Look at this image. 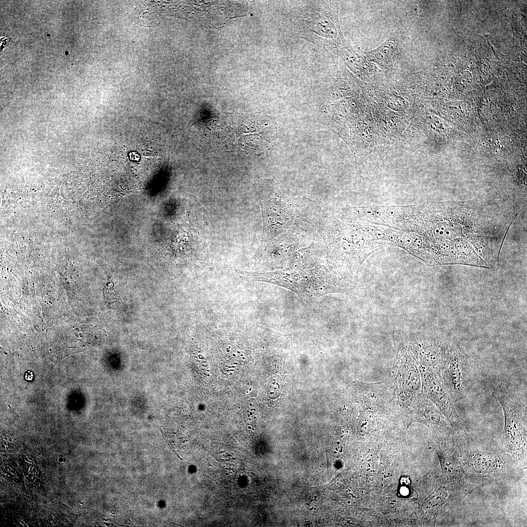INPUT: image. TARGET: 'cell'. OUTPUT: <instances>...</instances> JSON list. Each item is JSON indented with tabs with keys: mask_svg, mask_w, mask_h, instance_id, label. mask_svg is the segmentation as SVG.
<instances>
[{
	"mask_svg": "<svg viewBox=\"0 0 527 527\" xmlns=\"http://www.w3.org/2000/svg\"><path fill=\"white\" fill-rule=\"evenodd\" d=\"M25 378L27 380H32L33 378V374L32 371H28L25 374Z\"/></svg>",
	"mask_w": 527,
	"mask_h": 527,
	"instance_id": "obj_11",
	"label": "cell"
},
{
	"mask_svg": "<svg viewBox=\"0 0 527 527\" xmlns=\"http://www.w3.org/2000/svg\"><path fill=\"white\" fill-rule=\"evenodd\" d=\"M421 417L427 424L433 426H441L445 431H451L452 426L441 411L430 402L425 399L421 400L418 405Z\"/></svg>",
	"mask_w": 527,
	"mask_h": 527,
	"instance_id": "obj_4",
	"label": "cell"
},
{
	"mask_svg": "<svg viewBox=\"0 0 527 527\" xmlns=\"http://www.w3.org/2000/svg\"><path fill=\"white\" fill-rule=\"evenodd\" d=\"M440 371L454 403L465 399L469 380L468 359L455 340L448 343Z\"/></svg>",
	"mask_w": 527,
	"mask_h": 527,
	"instance_id": "obj_2",
	"label": "cell"
},
{
	"mask_svg": "<svg viewBox=\"0 0 527 527\" xmlns=\"http://www.w3.org/2000/svg\"><path fill=\"white\" fill-rule=\"evenodd\" d=\"M424 372L425 390L429 397L435 404L453 428L461 429L463 426V421L441 377L431 370H425Z\"/></svg>",
	"mask_w": 527,
	"mask_h": 527,
	"instance_id": "obj_3",
	"label": "cell"
},
{
	"mask_svg": "<svg viewBox=\"0 0 527 527\" xmlns=\"http://www.w3.org/2000/svg\"><path fill=\"white\" fill-rule=\"evenodd\" d=\"M473 459V465L478 469H480L486 471L490 470L491 468L494 467L495 461L490 456L477 454Z\"/></svg>",
	"mask_w": 527,
	"mask_h": 527,
	"instance_id": "obj_7",
	"label": "cell"
},
{
	"mask_svg": "<svg viewBox=\"0 0 527 527\" xmlns=\"http://www.w3.org/2000/svg\"><path fill=\"white\" fill-rule=\"evenodd\" d=\"M492 395L503 410L505 438L508 446L512 448L520 447L526 443V405L503 383L494 388Z\"/></svg>",
	"mask_w": 527,
	"mask_h": 527,
	"instance_id": "obj_1",
	"label": "cell"
},
{
	"mask_svg": "<svg viewBox=\"0 0 527 527\" xmlns=\"http://www.w3.org/2000/svg\"><path fill=\"white\" fill-rule=\"evenodd\" d=\"M112 287V284H108L104 291L105 300L108 304L114 303L117 300L116 294Z\"/></svg>",
	"mask_w": 527,
	"mask_h": 527,
	"instance_id": "obj_8",
	"label": "cell"
},
{
	"mask_svg": "<svg viewBox=\"0 0 527 527\" xmlns=\"http://www.w3.org/2000/svg\"><path fill=\"white\" fill-rule=\"evenodd\" d=\"M399 491L400 495L404 497L407 496L409 493V489L407 486H401Z\"/></svg>",
	"mask_w": 527,
	"mask_h": 527,
	"instance_id": "obj_10",
	"label": "cell"
},
{
	"mask_svg": "<svg viewBox=\"0 0 527 527\" xmlns=\"http://www.w3.org/2000/svg\"><path fill=\"white\" fill-rule=\"evenodd\" d=\"M404 388L411 393L418 392L421 387V380L419 372L415 368L408 369L403 377Z\"/></svg>",
	"mask_w": 527,
	"mask_h": 527,
	"instance_id": "obj_6",
	"label": "cell"
},
{
	"mask_svg": "<svg viewBox=\"0 0 527 527\" xmlns=\"http://www.w3.org/2000/svg\"><path fill=\"white\" fill-rule=\"evenodd\" d=\"M395 44L391 41H387L379 48L367 53L371 60L380 63H387L391 60Z\"/></svg>",
	"mask_w": 527,
	"mask_h": 527,
	"instance_id": "obj_5",
	"label": "cell"
},
{
	"mask_svg": "<svg viewBox=\"0 0 527 527\" xmlns=\"http://www.w3.org/2000/svg\"><path fill=\"white\" fill-rule=\"evenodd\" d=\"M400 486H409L411 483L410 478L405 475L402 476L399 479Z\"/></svg>",
	"mask_w": 527,
	"mask_h": 527,
	"instance_id": "obj_9",
	"label": "cell"
}]
</instances>
